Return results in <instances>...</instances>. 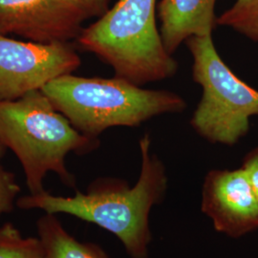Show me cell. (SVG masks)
<instances>
[{
  "mask_svg": "<svg viewBox=\"0 0 258 258\" xmlns=\"http://www.w3.org/2000/svg\"><path fill=\"white\" fill-rule=\"evenodd\" d=\"M83 8L87 18H101L109 9L110 0H76Z\"/></svg>",
  "mask_w": 258,
  "mask_h": 258,
  "instance_id": "cell-15",
  "label": "cell"
},
{
  "mask_svg": "<svg viewBox=\"0 0 258 258\" xmlns=\"http://www.w3.org/2000/svg\"><path fill=\"white\" fill-rule=\"evenodd\" d=\"M19 192L16 176L0 165V217L13 211Z\"/></svg>",
  "mask_w": 258,
  "mask_h": 258,
  "instance_id": "cell-13",
  "label": "cell"
},
{
  "mask_svg": "<svg viewBox=\"0 0 258 258\" xmlns=\"http://www.w3.org/2000/svg\"><path fill=\"white\" fill-rule=\"evenodd\" d=\"M258 199V146L245 157L242 166Z\"/></svg>",
  "mask_w": 258,
  "mask_h": 258,
  "instance_id": "cell-14",
  "label": "cell"
},
{
  "mask_svg": "<svg viewBox=\"0 0 258 258\" xmlns=\"http://www.w3.org/2000/svg\"><path fill=\"white\" fill-rule=\"evenodd\" d=\"M0 140L18 157L31 194L45 191L43 181L49 172L74 186L66 156L91 151L99 144L75 128L42 90L16 101H0Z\"/></svg>",
  "mask_w": 258,
  "mask_h": 258,
  "instance_id": "cell-3",
  "label": "cell"
},
{
  "mask_svg": "<svg viewBox=\"0 0 258 258\" xmlns=\"http://www.w3.org/2000/svg\"><path fill=\"white\" fill-rule=\"evenodd\" d=\"M41 90L75 128L95 139L106 129L137 127L158 116L181 113L187 106L177 93L146 89L117 77L64 75Z\"/></svg>",
  "mask_w": 258,
  "mask_h": 258,
  "instance_id": "cell-2",
  "label": "cell"
},
{
  "mask_svg": "<svg viewBox=\"0 0 258 258\" xmlns=\"http://www.w3.org/2000/svg\"><path fill=\"white\" fill-rule=\"evenodd\" d=\"M217 0H161L157 5L160 34L168 53L194 37L212 36L217 27Z\"/></svg>",
  "mask_w": 258,
  "mask_h": 258,
  "instance_id": "cell-9",
  "label": "cell"
},
{
  "mask_svg": "<svg viewBox=\"0 0 258 258\" xmlns=\"http://www.w3.org/2000/svg\"><path fill=\"white\" fill-rule=\"evenodd\" d=\"M43 249L38 237H24L12 224L0 228V258H42Z\"/></svg>",
  "mask_w": 258,
  "mask_h": 258,
  "instance_id": "cell-12",
  "label": "cell"
},
{
  "mask_svg": "<svg viewBox=\"0 0 258 258\" xmlns=\"http://www.w3.org/2000/svg\"><path fill=\"white\" fill-rule=\"evenodd\" d=\"M87 19L76 0H0V34L34 42H68Z\"/></svg>",
  "mask_w": 258,
  "mask_h": 258,
  "instance_id": "cell-7",
  "label": "cell"
},
{
  "mask_svg": "<svg viewBox=\"0 0 258 258\" xmlns=\"http://www.w3.org/2000/svg\"><path fill=\"white\" fill-rule=\"evenodd\" d=\"M202 212L214 229L231 237L258 230V199L242 167L210 171L204 181Z\"/></svg>",
  "mask_w": 258,
  "mask_h": 258,
  "instance_id": "cell-8",
  "label": "cell"
},
{
  "mask_svg": "<svg viewBox=\"0 0 258 258\" xmlns=\"http://www.w3.org/2000/svg\"><path fill=\"white\" fill-rule=\"evenodd\" d=\"M148 133L140 140L142 166L138 181L130 186L120 179H101L90 184L85 194L55 196L43 191L17 200L22 210L64 213L89 222L118 237L131 258H148L151 242L149 214L161 203L167 187L166 167L151 152Z\"/></svg>",
  "mask_w": 258,
  "mask_h": 258,
  "instance_id": "cell-1",
  "label": "cell"
},
{
  "mask_svg": "<svg viewBox=\"0 0 258 258\" xmlns=\"http://www.w3.org/2000/svg\"><path fill=\"white\" fill-rule=\"evenodd\" d=\"M217 25L231 28L258 42V0H235L231 8L217 17Z\"/></svg>",
  "mask_w": 258,
  "mask_h": 258,
  "instance_id": "cell-11",
  "label": "cell"
},
{
  "mask_svg": "<svg viewBox=\"0 0 258 258\" xmlns=\"http://www.w3.org/2000/svg\"><path fill=\"white\" fill-rule=\"evenodd\" d=\"M6 147L3 145V143L1 142V140H0V161L2 160V158L4 157L5 155V152H6Z\"/></svg>",
  "mask_w": 258,
  "mask_h": 258,
  "instance_id": "cell-16",
  "label": "cell"
},
{
  "mask_svg": "<svg viewBox=\"0 0 258 258\" xmlns=\"http://www.w3.org/2000/svg\"><path fill=\"white\" fill-rule=\"evenodd\" d=\"M192 57V79L203 94L190 124L212 144L233 146L245 137L258 116V91L243 82L218 54L212 36L185 41Z\"/></svg>",
  "mask_w": 258,
  "mask_h": 258,
  "instance_id": "cell-5",
  "label": "cell"
},
{
  "mask_svg": "<svg viewBox=\"0 0 258 258\" xmlns=\"http://www.w3.org/2000/svg\"><path fill=\"white\" fill-rule=\"evenodd\" d=\"M81 58L68 42L21 41L0 34V101H16L72 74Z\"/></svg>",
  "mask_w": 258,
  "mask_h": 258,
  "instance_id": "cell-6",
  "label": "cell"
},
{
  "mask_svg": "<svg viewBox=\"0 0 258 258\" xmlns=\"http://www.w3.org/2000/svg\"><path fill=\"white\" fill-rule=\"evenodd\" d=\"M157 0H118L77 37L79 45L110 65L115 77L144 86L172 78L179 64L157 26Z\"/></svg>",
  "mask_w": 258,
  "mask_h": 258,
  "instance_id": "cell-4",
  "label": "cell"
},
{
  "mask_svg": "<svg viewBox=\"0 0 258 258\" xmlns=\"http://www.w3.org/2000/svg\"><path fill=\"white\" fill-rule=\"evenodd\" d=\"M42 258H108L103 249L93 243H83L68 233L55 214L45 213L37 222Z\"/></svg>",
  "mask_w": 258,
  "mask_h": 258,
  "instance_id": "cell-10",
  "label": "cell"
}]
</instances>
